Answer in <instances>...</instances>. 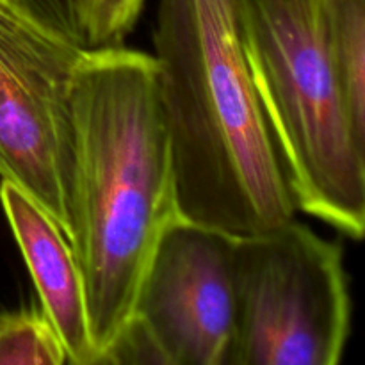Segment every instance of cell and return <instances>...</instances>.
I'll use <instances>...</instances> for the list:
<instances>
[{"mask_svg": "<svg viewBox=\"0 0 365 365\" xmlns=\"http://www.w3.org/2000/svg\"><path fill=\"white\" fill-rule=\"evenodd\" d=\"M73 245L98 362L134 312L153 248L180 216L150 53L86 48L73 84Z\"/></svg>", "mask_w": 365, "mask_h": 365, "instance_id": "obj_1", "label": "cell"}, {"mask_svg": "<svg viewBox=\"0 0 365 365\" xmlns=\"http://www.w3.org/2000/svg\"><path fill=\"white\" fill-rule=\"evenodd\" d=\"M153 48L180 216L235 237L292 220L239 0H159Z\"/></svg>", "mask_w": 365, "mask_h": 365, "instance_id": "obj_2", "label": "cell"}, {"mask_svg": "<svg viewBox=\"0 0 365 365\" xmlns=\"http://www.w3.org/2000/svg\"><path fill=\"white\" fill-rule=\"evenodd\" d=\"M257 96L298 210L365 239L356 148L317 0H239Z\"/></svg>", "mask_w": 365, "mask_h": 365, "instance_id": "obj_3", "label": "cell"}, {"mask_svg": "<svg viewBox=\"0 0 365 365\" xmlns=\"http://www.w3.org/2000/svg\"><path fill=\"white\" fill-rule=\"evenodd\" d=\"M227 365H335L351 328L342 246L292 220L235 237Z\"/></svg>", "mask_w": 365, "mask_h": 365, "instance_id": "obj_4", "label": "cell"}, {"mask_svg": "<svg viewBox=\"0 0 365 365\" xmlns=\"http://www.w3.org/2000/svg\"><path fill=\"white\" fill-rule=\"evenodd\" d=\"M84 46L0 0V177L73 237L75 71Z\"/></svg>", "mask_w": 365, "mask_h": 365, "instance_id": "obj_5", "label": "cell"}, {"mask_svg": "<svg viewBox=\"0 0 365 365\" xmlns=\"http://www.w3.org/2000/svg\"><path fill=\"white\" fill-rule=\"evenodd\" d=\"M235 235L184 216L148 260L134 312L170 365H227L234 337Z\"/></svg>", "mask_w": 365, "mask_h": 365, "instance_id": "obj_6", "label": "cell"}, {"mask_svg": "<svg viewBox=\"0 0 365 365\" xmlns=\"http://www.w3.org/2000/svg\"><path fill=\"white\" fill-rule=\"evenodd\" d=\"M0 203L38 291L41 310L63 341L68 364L96 365L84 274L70 239L32 196L0 182Z\"/></svg>", "mask_w": 365, "mask_h": 365, "instance_id": "obj_7", "label": "cell"}, {"mask_svg": "<svg viewBox=\"0 0 365 365\" xmlns=\"http://www.w3.org/2000/svg\"><path fill=\"white\" fill-rule=\"evenodd\" d=\"M356 148L365 163V0H317Z\"/></svg>", "mask_w": 365, "mask_h": 365, "instance_id": "obj_8", "label": "cell"}, {"mask_svg": "<svg viewBox=\"0 0 365 365\" xmlns=\"http://www.w3.org/2000/svg\"><path fill=\"white\" fill-rule=\"evenodd\" d=\"M66 349L41 309L0 314V365H64Z\"/></svg>", "mask_w": 365, "mask_h": 365, "instance_id": "obj_9", "label": "cell"}, {"mask_svg": "<svg viewBox=\"0 0 365 365\" xmlns=\"http://www.w3.org/2000/svg\"><path fill=\"white\" fill-rule=\"evenodd\" d=\"M48 31L88 48L89 0H9Z\"/></svg>", "mask_w": 365, "mask_h": 365, "instance_id": "obj_10", "label": "cell"}, {"mask_svg": "<svg viewBox=\"0 0 365 365\" xmlns=\"http://www.w3.org/2000/svg\"><path fill=\"white\" fill-rule=\"evenodd\" d=\"M145 0H89L88 48H113L134 29Z\"/></svg>", "mask_w": 365, "mask_h": 365, "instance_id": "obj_11", "label": "cell"}, {"mask_svg": "<svg viewBox=\"0 0 365 365\" xmlns=\"http://www.w3.org/2000/svg\"><path fill=\"white\" fill-rule=\"evenodd\" d=\"M100 364H168L157 339L141 319L130 317L113 344L103 353Z\"/></svg>", "mask_w": 365, "mask_h": 365, "instance_id": "obj_12", "label": "cell"}]
</instances>
